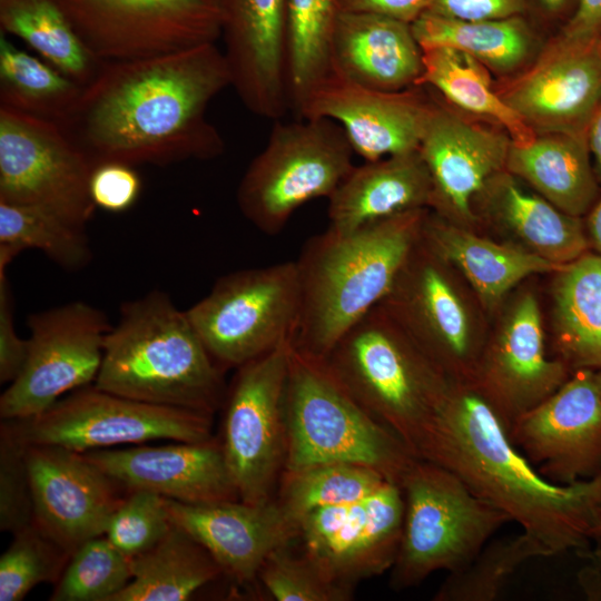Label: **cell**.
I'll use <instances>...</instances> for the list:
<instances>
[{
	"label": "cell",
	"mask_w": 601,
	"mask_h": 601,
	"mask_svg": "<svg viewBox=\"0 0 601 601\" xmlns=\"http://www.w3.org/2000/svg\"><path fill=\"white\" fill-rule=\"evenodd\" d=\"M231 75L223 49L206 43L169 55L104 61L61 127L96 166H167L225 150L207 108Z\"/></svg>",
	"instance_id": "6da1fadb"
},
{
	"label": "cell",
	"mask_w": 601,
	"mask_h": 601,
	"mask_svg": "<svg viewBox=\"0 0 601 601\" xmlns=\"http://www.w3.org/2000/svg\"><path fill=\"white\" fill-rule=\"evenodd\" d=\"M420 459L457 475L474 494L516 522L544 556L582 550L597 540L601 471L574 484L546 480L470 386L451 384Z\"/></svg>",
	"instance_id": "7a4b0ae2"
},
{
	"label": "cell",
	"mask_w": 601,
	"mask_h": 601,
	"mask_svg": "<svg viewBox=\"0 0 601 601\" xmlns=\"http://www.w3.org/2000/svg\"><path fill=\"white\" fill-rule=\"evenodd\" d=\"M423 209L349 233L327 227L295 260L300 315L293 346L325 358L338 339L391 293L422 235Z\"/></svg>",
	"instance_id": "3957f363"
},
{
	"label": "cell",
	"mask_w": 601,
	"mask_h": 601,
	"mask_svg": "<svg viewBox=\"0 0 601 601\" xmlns=\"http://www.w3.org/2000/svg\"><path fill=\"white\" fill-rule=\"evenodd\" d=\"M224 373L186 311L156 289L121 305L93 385L131 400L213 415L225 400Z\"/></svg>",
	"instance_id": "277c9868"
},
{
	"label": "cell",
	"mask_w": 601,
	"mask_h": 601,
	"mask_svg": "<svg viewBox=\"0 0 601 601\" xmlns=\"http://www.w3.org/2000/svg\"><path fill=\"white\" fill-rule=\"evenodd\" d=\"M323 359L353 398L420 459L451 384L385 307L363 316Z\"/></svg>",
	"instance_id": "5b68a950"
},
{
	"label": "cell",
	"mask_w": 601,
	"mask_h": 601,
	"mask_svg": "<svg viewBox=\"0 0 601 601\" xmlns=\"http://www.w3.org/2000/svg\"><path fill=\"white\" fill-rule=\"evenodd\" d=\"M284 471L347 463L373 469L400 485L417 459L386 426L364 410L323 358L290 351L285 386Z\"/></svg>",
	"instance_id": "8992f818"
},
{
	"label": "cell",
	"mask_w": 601,
	"mask_h": 601,
	"mask_svg": "<svg viewBox=\"0 0 601 601\" xmlns=\"http://www.w3.org/2000/svg\"><path fill=\"white\" fill-rule=\"evenodd\" d=\"M405 511L391 569L395 590L421 584L432 573L466 566L510 519L474 494L453 472L416 459L401 480Z\"/></svg>",
	"instance_id": "52a82bcc"
},
{
	"label": "cell",
	"mask_w": 601,
	"mask_h": 601,
	"mask_svg": "<svg viewBox=\"0 0 601 601\" xmlns=\"http://www.w3.org/2000/svg\"><path fill=\"white\" fill-rule=\"evenodd\" d=\"M302 119L275 120L237 187L240 213L266 235L279 234L307 201L328 198L354 166V151L338 124Z\"/></svg>",
	"instance_id": "ba28073f"
},
{
	"label": "cell",
	"mask_w": 601,
	"mask_h": 601,
	"mask_svg": "<svg viewBox=\"0 0 601 601\" xmlns=\"http://www.w3.org/2000/svg\"><path fill=\"white\" fill-rule=\"evenodd\" d=\"M186 313L225 372L293 343L300 315L296 262L228 273Z\"/></svg>",
	"instance_id": "9c48e42d"
},
{
	"label": "cell",
	"mask_w": 601,
	"mask_h": 601,
	"mask_svg": "<svg viewBox=\"0 0 601 601\" xmlns=\"http://www.w3.org/2000/svg\"><path fill=\"white\" fill-rule=\"evenodd\" d=\"M2 421L26 445H55L79 453L156 440L214 439L210 414L131 400L93 384L69 393L35 417Z\"/></svg>",
	"instance_id": "30bf717a"
},
{
	"label": "cell",
	"mask_w": 601,
	"mask_h": 601,
	"mask_svg": "<svg viewBox=\"0 0 601 601\" xmlns=\"http://www.w3.org/2000/svg\"><path fill=\"white\" fill-rule=\"evenodd\" d=\"M293 343L239 366L227 387L218 440L239 500L275 497L286 461L285 386Z\"/></svg>",
	"instance_id": "8fae6325"
},
{
	"label": "cell",
	"mask_w": 601,
	"mask_h": 601,
	"mask_svg": "<svg viewBox=\"0 0 601 601\" xmlns=\"http://www.w3.org/2000/svg\"><path fill=\"white\" fill-rule=\"evenodd\" d=\"M95 165L60 124L0 106V201L51 211L86 229Z\"/></svg>",
	"instance_id": "7c38bea8"
},
{
	"label": "cell",
	"mask_w": 601,
	"mask_h": 601,
	"mask_svg": "<svg viewBox=\"0 0 601 601\" xmlns=\"http://www.w3.org/2000/svg\"><path fill=\"white\" fill-rule=\"evenodd\" d=\"M100 61L179 52L221 38L223 0H58Z\"/></svg>",
	"instance_id": "4fadbf2b"
},
{
	"label": "cell",
	"mask_w": 601,
	"mask_h": 601,
	"mask_svg": "<svg viewBox=\"0 0 601 601\" xmlns=\"http://www.w3.org/2000/svg\"><path fill=\"white\" fill-rule=\"evenodd\" d=\"M28 327L26 363L0 396L4 421L35 417L95 383L112 325L101 309L75 300L30 315Z\"/></svg>",
	"instance_id": "5bb4252c"
},
{
	"label": "cell",
	"mask_w": 601,
	"mask_h": 601,
	"mask_svg": "<svg viewBox=\"0 0 601 601\" xmlns=\"http://www.w3.org/2000/svg\"><path fill=\"white\" fill-rule=\"evenodd\" d=\"M404 511L401 486L385 481L358 501L312 510L299 520L296 540L325 575L353 588L392 569Z\"/></svg>",
	"instance_id": "9a60e30c"
},
{
	"label": "cell",
	"mask_w": 601,
	"mask_h": 601,
	"mask_svg": "<svg viewBox=\"0 0 601 601\" xmlns=\"http://www.w3.org/2000/svg\"><path fill=\"white\" fill-rule=\"evenodd\" d=\"M594 372L574 371L508 430L512 444L552 483L574 484L601 471V394Z\"/></svg>",
	"instance_id": "2e32d148"
},
{
	"label": "cell",
	"mask_w": 601,
	"mask_h": 601,
	"mask_svg": "<svg viewBox=\"0 0 601 601\" xmlns=\"http://www.w3.org/2000/svg\"><path fill=\"white\" fill-rule=\"evenodd\" d=\"M35 502V525L70 554L105 535L121 503L116 482L79 452L26 445Z\"/></svg>",
	"instance_id": "e0dca14e"
},
{
	"label": "cell",
	"mask_w": 601,
	"mask_h": 601,
	"mask_svg": "<svg viewBox=\"0 0 601 601\" xmlns=\"http://www.w3.org/2000/svg\"><path fill=\"white\" fill-rule=\"evenodd\" d=\"M416 87L376 90L331 71L311 90L297 114L335 121L353 151L373 161L418 150L433 102Z\"/></svg>",
	"instance_id": "ac0fdd59"
},
{
	"label": "cell",
	"mask_w": 601,
	"mask_h": 601,
	"mask_svg": "<svg viewBox=\"0 0 601 601\" xmlns=\"http://www.w3.org/2000/svg\"><path fill=\"white\" fill-rule=\"evenodd\" d=\"M535 135H584L601 100V39L560 38L530 70L497 91Z\"/></svg>",
	"instance_id": "d6986e66"
},
{
	"label": "cell",
	"mask_w": 601,
	"mask_h": 601,
	"mask_svg": "<svg viewBox=\"0 0 601 601\" xmlns=\"http://www.w3.org/2000/svg\"><path fill=\"white\" fill-rule=\"evenodd\" d=\"M221 38L231 87L254 115L277 120L290 107L288 0H223Z\"/></svg>",
	"instance_id": "ffe728a7"
},
{
	"label": "cell",
	"mask_w": 601,
	"mask_h": 601,
	"mask_svg": "<svg viewBox=\"0 0 601 601\" xmlns=\"http://www.w3.org/2000/svg\"><path fill=\"white\" fill-rule=\"evenodd\" d=\"M560 359H549L540 308L531 294L512 311L485 355L473 388L508 431L526 412L556 392L570 377Z\"/></svg>",
	"instance_id": "44dd1931"
},
{
	"label": "cell",
	"mask_w": 601,
	"mask_h": 601,
	"mask_svg": "<svg viewBox=\"0 0 601 601\" xmlns=\"http://www.w3.org/2000/svg\"><path fill=\"white\" fill-rule=\"evenodd\" d=\"M117 484L188 504L239 500L219 441L83 453Z\"/></svg>",
	"instance_id": "7402d4cb"
},
{
	"label": "cell",
	"mask_w": 601,
	"mask_h": 601,
	"mask_svg": "<svg viewBox=\"0 0 601 601\" xmlns=\"http://www.w3.org/2000/svg\"><path fill=\"white\" fill-rule=\"evenodd\" d=\"M173 523L198 541L224 574L252 583L268 554L295 540L297 525L276 499L264 504L240 500L188 504L166 499Z\"/></svg>",
	"instance_id": "603a6c76"
},
{
	"label": "cell",
	"mask_w": 601,
	"mask_h": 601,
	"mask_svg": "<svg viewBox=\"0 0 601 601\" xmlns=\"http://www.w3.org/2000/svg\"><path fill=\"white\" fill-rule=\"evenodd\" d=\"M511 138L433 104L418 148L432 181V200L472 218L471 203L506 165Z\"/></svg>",
	"instance_id": "cb8c5ba5"
},
{
	"label": "cell",
	"mask_w": 601,
	"mask_h": 601,
	"mask_svg": "<svg viewBox=\"0 0 601 601\" xmlns=\"http://www.w3.org/2000/svg\"><path fill=\"white\" fill-rule=\"evenodd\" d=\"M331 71L363 87L401 91L418 86L423 49L411 23L376 13L339 11Z\"/></svg>",
	"instance_id": "d4e9b609"
},
{
	"label": "cell",
	"mask_w": 601,
	"mask_h": 601,
	"mask_svg": "<svg viewBox=\"0 0 601 601\" xmlns=\"http://www.w3.org/2000/svg\"><path fill=\"white\" fill-rule=\"evenodd\" d=\"M431 200L432 181L418 150L366 161L353 166L328 197V228L349 233Z\"/></svg>",
	"instance_id": "484cf974"
},
{
	"label": "cell",
	"mask_w": 601,
	"mask_h": 601,
	"mask_svg": "<svg viewBox=\"0 0 601 601\" xmlns=\"http://www.w3.org/2000/svg\"><path fill=\"white\" fill-rule=\"evenodd\" d=\"M505 168L569 215L581 217L597 201L599 183L584 135L549 132L511 142Z\"/></svg>",
	"instance_id": "4316f807"
},
{
	"label": "cell",
	"mask_w": 601,
	"mask_h": 601,
	"mask_svg": "<svg viewBox=\"0 0 601 601\" xmlns=\"http://www.w3.org/2000/svg\"><path fill=\"white\" fill-rule=\"evenodd\" d=\"M422 237L440 259L461 269L487 302L500 299L531 275L559 272L563 267L533 252L496 244L442 221L424 220Z\"/></svg>",
	"instance_id": "83f0119b"
},
{
	"label": "cell",
	"mask_w": 601,
	"mask_h": 601,
	"mask_svg": "<svg viewBox=\"0 0 601 601\" xmlns=\"http://www.w3.org/2000/svg\"><path fill=\"white\" fill-rule=\"evenodd\" d=\"M554 285V326L560 361L570 371L601 370V255L587 253L564 265Z\"/></svg>",
	"instance_id": "f1b7e54d"
},
{
	"label": "cell",
	"mask_w": 601,
	"mask_h": 601,
	"mask_svg": "<svg viewBox=\"0 0 601 601\" xmlns=\"http://www.w3.org/2000/svg\"><path fill=\"white\" fill-rule=\"evenodd\" d=\"M131 579L112 601H185L216 580L211 554L175 525L154 546L129 559Z\"/></svg>",
	"instance_id": "f546056e"
},
{
	"label": "cell",
	"mask_w": 601,
	"mask_h": 601,
	"mask_svg": "<svg viewBox=\"0 0 601 601\" xmlns=\"http://www.w3.org/2000/svg\"><path fill=\"white\" fill-rule=\"evenodd\" d=\"M0 32L21 39L83 87L104 62L88 50L58 0H0Z\"/></svg>",
	"instance_id": "4dcf8cb0"
},
{
	"label": "cell",
	"mask_w": 601,
	"mask_h": 601,
	"mask_svg": "<svg viewBox=\"0 0 601 601\" xmlns=\"http://www.w3.org/2000/svg\"><path fill=\"white\" fill-rule=\"evenodd\" d=\"M418 86H430L456 108L495 122L512 142L525 144L535 137L493 89L489 69L465 52L449 47L424 49Z\"/></svg>",
	"instance_id": "1f68e13d"
},
{
	"label": "cell",
	"mask_w": 601,
	"mask_h": 601,
	"mask_svg": "<svg viewBox=\"0 0 601 601\" xmlns=\"http://www.w3.org/2000/svg\"><path fill=\"white\" fill-rule=\"evenodd\" d=\"M411 27L423 50L453 48L500 73L511 72L522 66L532 50L529 29L518 17L463 20L425 11Z\"/></svg>",
	"instance_id": "d6a6232c"
},
{
	"label": "cell",
	"mask_w": 601,
	"mask_h": 601,
	"mask_svg": "<svg viewBox=\"0 0 601 601\" xmlns=\"http://www.w3.org/2000/svg\"><path fill=\"white\" fill-rule=\"evenodd\" d=\"M494 198L501 219L540 257L564 266L588 253L581 217L525 191L509 176L497 180Z\"/></svg>",
	"instance_id": "836d02e7"
},
{
	"label": "cell",
	"mask_w": 601,
	"mask_h": 601,
	"mask_svg": "<svg viewBox=\"0 0 601 601\" xmlns=\"http://www.w3.org/2000/svg\"><path fill=\"white\" fill-rule=\"evenodd\" d=\"M83 86L0 32V106L61 122Z\"/></svg>",
	"instance_id": "e575fe53"
},
{
	"label": "cell",
	"mask_w": 601,
	"mask_h": 601,
	"mask_svg": "<svg viewBox=\"0 0 601 601\" xmlns=\"http://www.w3.org/2000/svg\"><path fill=\"white\" fill-rule=\"evenodd\" d=\"M26 249L40 250L70 272L92 257L86 229L40 207L0 201V269Z\"/></svg>",
	"instance_id": "d590c367"
},
{
	"label": "cell",
	"mask_w": 601,
	"mask_h": 601,
	"mask_svg": "<svg viewBox=\"0 0 601 601\" xmlns=\"http://www.w3.org/2000/svg\"><path fill=\"white\" fill-rule=\"evenodd\" d=\"M338 13V0H288V90L296 112L331 72V39Z\"/></svg>",
	"instance_id": "8d00e7d4"
},
{
	"label": "cell",
	"mask_w": 601,
	"mask_h": 601,
	"mask_svg": "<svg viewBox=\"0 0 601 601\" xmlns=\"http://www.w3.org/2000/svg\"><path fill=\"white\" fill-rule=\"evenodd\" d=\"M386 480L377 471L356 464L326 463L284 471L275 499L297 525L298 520L317 508L358 501L377 490Z\"/></svg>",
	"instance_id": "74e56055"
},
{
	"label": "cell",
	"mask_w": 601,
	"mask_h": 601,
	"mask_svg": "<svg viewBox=\"0 0 601 601\" xmlns=\"http://www.w3.org/2000/svg\"><path fill=\"white\" fill-rule=\"evenodd\" d=\"M544 556L526 534L489 541L463 569L450 572L434 594L435 601L496 600L512 575L526 561Z\"/></svg>",
	"instance_id": "f35d334b"
},
{
	"label": "cell",
	"mask_w": 601,
	"mask_h": 601,
	"mask_svg": "<svg viewBox=\"0 0 601 601\" xmlns=\"http://www.w3.org/2000/svg\"><path fill=\"white\" fill-rule=\"evenodd\" d=\"M130 579L129 559L106 535L96 536L71 553L50 601H112Z\"/></svg>",
	"instance_id": "ab89813d"
},
{
	"label": "cell",
	"mask_w": 601,
	"mask_h": 601,
	"mask_svg": "<svg viewBox=\"0 0 601 601\" xmlns=\"http://www.w3.org/2000/svg\"><path fill=\"white\" fill-rule=\"evenodd\" d=\"M70 555L35 524L13 533L0 558V601H20L36 585L56 583Z\"/></svg>",
	"instance_id": "60d3db41"
},
{
	"label": "cell",
	"mask_w": 601,
	"mask_h": 601,
	"mask_svg": "<svg viewBox=\"0 0 601 601\" xmlns=\"http://www.w3.org/2000/svg\"><path fill=\"white\" fill-rule=\"evenodd\" d=\"M293 541L272 551L260 566L257 579L270 597L277 601L353 599V588L331 580L302 550H293Z\"/></svg>",
	"instance_id": "b9f144b4"
},
{
	"label": "cell",
	"mask_w": 601,
	"mask_h": 601,
	"mask_svg": "<svg viewBox=\"0 0 601 601\" xmlns=\"http://www.w3.org/2000/svg\"><path fill=\"white\" fill-rule=\"evenodd\" d=\"M174 526L166 497L132 490L111 515L105 535L128 559L159 542Z\"/></svg>",
	"instance_id": "7bdbcfd3"
},
{
	"label": "cell",
	"mask_w": 601,
	"mask_h": 601,
	"mask_svg": "<svg viewBox=\"0 0 601 601\" xmlns=\"http://www.w3.org/2000/svg\"><path fill=\"white\" fill-rule=\"evenodd\" d=\"M35 524L32 485L20 442L2 421L0 428V529L19 532Z\"/></svg>",
	"instance_id": "ee69618b"
},
{
	"label": "cell",
	"mask_w": 601,
	"mask_h": 601,
	"mask_svg": "<svg viewBox=\"0 0 601 601\" xmlns=\"http://www.w3.org/2000/svg\"><path fill=\"white\" fill-rule=\"evenodd\" d=\"M134 167L120 161H104L93 167L89 187L97 208L122 213L137 201L141 179Z\"/></svg>",
	"instance_id": "f6af8a7d"
},
{
	"label": "cell",
	"mask_w": 601,
	"mask_h": 601,
	"mask_svg": "<svg viewBox=\"0 0 601 601\" xmlns=\"http://www.w3.org/2000/svg\"><path fill=\"white\" fill-rule=\"evenodd\" d=\"M7 269L0 270V383H11L21 372L28 355V339L14 326L12 294Z\"/></svg>",
	"instance_id": "bcb514c9"
},
{
	"label": "cell",
	"mask_w": 601,
	"mask_h": 601,
	"mask_svg": "<svg viewBox=\"0 0 601 601\" xmlns=\"http://www.w3.org/2000/svg\"><path fill=\"white\" fill-rule=\"evenodd\" d=\"M524 0H432L426 11L463 20H492L518 17Z\"/></svg>",
	"instance_id": "7dc6e473"
},
{
	"label": "cell",
	"mask_w": 601,
	"mask_h": 601,
	"mask_svg": "<svg viewBox=\"0 0 601 601\" xmlns=\"http://www.w3.org/2000/svg\"><path fill=\"white\" fill-rule=\"evenodd\" d=\"M432 0H338L339 11L368 12L412 23Z\"/></svg>",
	"instance_id": "c3c4849f"
},
{
	"label": "cell",
	"mask_w": 601,
	"mask_h": 601,
	"mask_svg": "<svg viewBox=\"0 0 601 601\" xmlns=\"http://www.w3.org/2000/svg\"><path fill=\"white\" fill-rule=\"evenodd\" d=\"M561 39L571 42H591L601 39V0H579Z\"/></svg>",
	"instance_id": "681fc988"
},
{
	"label": "cell",
	"mask_w": 601,
	"mask_h": 601,
	"mask_svg": "<svg viewBox=\"0 0 601 601\" xmlns=\"http://www.w3.org/2000/svg\"><path fill=\"white\" fill-rule=\"evenodd\" d=\"M578 578L587 598L601 601V549L589 555V563L581 569Z\"/></svg>",
	"instance_id": "f907efd6"
},
{
	"label": "cell",
	"mask_w": 601,
	"mask_h": 601,
	"mask_svg": "<svg viewBox=\"0 0 601 601\" xmlns=\"http://www.w3.org/2000/svg\"><path fill=\"white\" fill-rule=\"evenodd\" d=\"M585 139L593 158L595 176L601 181V100L589 121Z\"/></svg>",
	"instance_id": "816d5d0a"
},
{
	"label": "cell",
	"mask_w": 601,
	"mask_h": 601,
	"mask_svg": "<svg viewBox=\"0 0 601 601\" xmlns=\"http://www.w3.org/2000/svg\"><path fill=\"white\" fill-rule=\"evenodd\" d=\"M584 227L589 247H591L595 254L601 255V199L595 201L588 211Z\"/></svg>",
	"instance_id": "f5cc1de1"
},
{
	"label": "cell",
	"mask_w": 601,
	"mask_h": 601,
	"mask_svg": "<svg viewBox=\"0 0 601 601\" xmlns=\"http://www.w3.org/2000/svg\"><path fill=\"white\" fill-rule=\"evenodd\" d=\"M539 1L549 11H558L565 3V0H539Z\"/></svg>",
	"instance_id": "db71d44e"
},
{
	"label": "cell",
	"mask_w": 601,
	"mask_h": 601,
	"mask_svg": "<svg viewBox=\"0 0 601 601\" xmlns=\"http://www.w3.org/2000/svg\"><path fill=\"white\" fill-rule=\"evenodd\" d=\"M595 382L601 394V370L594 372Z\"/></svg>",
	"instance_id": "11a10c76"
},
{
	"label": "cell",
	"mask_w": 601,
	"mask_h": 601,
	"mask_svg": "<svg viewBox=\"0 0 601 601\" xmlns=\"http://www.w3.org/2000/svg\"><path fill=\"white\" fill-rule=\"evenodd\" d=\"M597 540H601V514H600L599 528H598V533H597Z\"/></svg>",
	"instance_id": "9f6ffc18"
}]
</instances>
